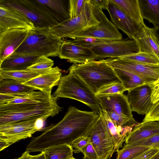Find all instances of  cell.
I'll return each instance as SVG.
<instances>
[{
	"label": "cell",
	"instance_id": "obj_1",
	"mask_svg": "<svg viewBox=\"0 0 159 159\" xmlns=\"http://www.w3.org/2000/svg\"><path fill=\"white\" fill-rule=\"evenodd\" d=\"M99 116L94 111H82L70 106L61 120L43 129L42 133L36 138V143L43 151L56 146L70 145L86 135Z\"/></svg>",
	"mask_w": 159,
	"mask_h": 159
},
{
	"label": "cell",
	"instance_id": "obj_2",
	"mask_svg": "<svg viewBox=\"0 0 159 159\" xmlns=\"http://www.w3.org/2000/svg\"><path fill=\"white\" fill-rule=\"evenodd\" d=\"M57 99L52 95L49 99L39 102L0 104V125L34 119L45 121L62 110Z\"/></svg>",
	"mask_w": 159,
	"mask_h": 159
},
{
	"label": "cell",
	"instance_id": "obj_3",
	"mask_svg": "<svg viewBox=\"0 0 159 159\" xmlns=\"http://www.w3.org/2000/svg\"><path fill=\"white\" fill-rule=\"evenodd\" d=\"M63 42L50 28H35L29 31L24 41L12 54L56 57L58 56Z\"/></svg>",
	"mask_w": 159,
	"mask_h": 159
},
{
	"label": "cell",
	"instance_id": "obj_4",
	"mask_svg": "<svg viewBox=\"0 0 159 159\" xmlns=\"http://www.w3.org/2000/svg\"><path fill=\"white\" fill-rule=\"evenodd\" d=\"M68 70L77 75L95 94L110 84L120 82L113 68L107 65L104 59L73 64Z\"/></svg>",
	"mask_w": 159,
	"mask_h": 159
},
{
	"label": "cell",
	"instance_id": "obj_5",
	"mask_svg": "<svg viewBox=\"0 0 159 159\" xmlns=\"http://www.w3.org/2000/svg\"><path fill=\"white\" fill-rule=\"evenodd\" d=\"M61 76L58 87L53 93L54 97L66 98L79 101L99 115L102 110L99 101L86 84L72 71Z\"/></svg>",
	"mask_w": 159,
	"mask_h": 159
},
{
	"label": "cell",
	"instance_id": "obj_6",
	"mask_svg": "<svg viewBox=\"0 0 159 159\" xmlns=\"http://www.w3.org/2000/svg\"><path fill=\"white\" fill-rule=\"evenodd\" d=\"M100 23L98 7L92 0H87L84 9L78 16L54 25L50 29L61 39L71 38L77 32Z\"/></svg>",
	"mask_w": 159,
	"mask_h": 159
},
{
	"label": "cell",
	"instance_id": "obj_7",
	"mask_svg": "<svg viewBox=\"0 0 159 159\" xmlns=\"http://www.w3.org/2000/svg\"><path fill=\"white\" fill-rule=\"evenodd\" d=\"M0 4L22 14L35 28H50L59 23L45 11L36 0H0Z\"/></svg>",
	"mask_w": 159,
	"mask_h": 159
},
{
	"label": "cell",
	"instance_id": "obj_8",
	"mask_svg": "<svg viewBox=\"0 0 159 159\" xmlns=\"http://www.w3.org/2000/svg\"><path fill=\"white\" fill-rule=\"evenodd\" d=\"M38 119L0 125V151L22 139L30 137L39 131L36 125Z\"/></svg>",
	"mask_w": 159,
	"mask_h": 159
},
{
	"label": "cell",
	"instance_id": "obj_9",
	"mask_svg": "<svg viewBox=\"0 0 159 159\" xmlns=\"http://www.w3.org/2000/svg\"><path fill=\"white\" fill-rule=\"evenodd\" d=\"M90 48L97 56L96 60H99L120 57L139 52L136 42L129 38L107 41L94 45Z\"/></svg>",
	"mask_w": 159,
	"mask_h": 159
},
{
	"label": "cell",
	"instance_id": "obj_10",
	"mask_svg": "<svg viewBox=\"0 0 159 159\" xmlns=\"http://www.w3.org/2000/svg\"><path fill=\"white\" fill-rule=\"evenodd\" d=\"M105 60L107 64L112 68L132 73L147 84L154 86L159 83V65L138 63L120 58H108Z\"/></svg>",
	"mask_w": 159,
	"mask_h": 159
},
{
	"label": "cell",
	"instance_id": "obj_11",
	"mask_svg": "<svg viewBox=\"0 0 159 159\" xmlns=\"http://www.w3.org/2000/svg\"><path fill=\"white\" fill-rule=\"evenodd\" d=\"M98 15L99 24L79 31L71 38L91 37L109 40L123 39L122 35L118 29L108 19L102 9L99 8Z\"/></svg>",
	"mask_w": 159,
	"mask_h": 159
},
{
	"label": "cell",
	"instance_id": "obj_12",
	"mask_svg": "<svg viewBox=\"0 0 159 159\" xmlns=\"http://www.w3.org/2000/svg\"><path fill=\"white\" fill-rule=\"evenodd\" d=\"M85 136L89 138L99 159H108L112 156L115 147L105 131L99 115Z\"/></svg>",
	"mask_w": 159,
	"mask_h": 159
},
{
	"label": "cell",
	"instance_id": "obj_13",
	"mask_svg": "<svg viewBox=\"0 0 159 159\" xmlns=\"http://www.w3.org/2000/svg\"><path fill=\"white\" fill-rule=\"evenodd\" d=\"M58 56L74 64L95 60L98 57L91 48L77 44L73 40L64 41Z\"/></svg>",
	"mask_w": 159,
	"mask_h": 159
},
{
	"label": "cell",
	"instance_id": "obj_14",
	"mask_svg": "<svg viewBox=\"0 0 159 159\" xmlns=\"http://www.w3.org/2000/svg\"><path fill=\"white\" fill-rule=\"evenodd\" d=\"M107 11L111 22L118 29L125 34L129 39H133L139 32L142 24L133 20L110 0Z\"/></svg>",
	"mask_w": 159,
	"mask_h": 159
},
{
	"label": "cell",
	"instance_id": "obj_15",
	"mask_svg": "<svg viewBox=\"0 0 159 159\" xmlns=\"http://www.w3.org/2000/svg\"><path fill=\"white\" fill-rule=\"evenodd\" d=\"M152 86H140L129 90L127 96L132 111L146 115L152 105L151 93Z\"/></svg>",
	"mask_w": 159,
	"mask_h": 159
},
{
	"label": "cell",
	"instance_id": "obj_16",
	"mask_svg": "<svg viewBox=\"0 0 159 159\" xmlns=\"http://www.w3.org/2000/svg\"><path fill=\"white\" fill-rule=\"evenodd\" d=\"M35 28L33 22L24 15L0 4V32L14 29H22L30 31Z\"/></svg>",
	"mask_w": 159,
	"mask_h": 159
},
{
	"label": "cell",
	"instance_id": "obj_17",
	"mask_svg": "<svg viewBox=\"0 0 159 159\" xmlns=\"http://www.w3.org/2000/svg\"><path fill=\"white\" fill-rule=\"evenodd\" d=\"M28 31L22 29H14L0 32V63L20 45Z\"/></svg>",
	"mask_w": 159,
	"mask_h": 159
},
{
	"label": "cell",
	"instance_id": "obj_18",
	"mask_svg": "<svg viewBox=\"0 0 159 159\" xmlns=\"http://www.w3.org/2000/svg\"><path fill=\"white\" fill-rule=\"evenodd\" d=\"M96 96L102 110L106 112L134 118L127 96L123 93Z\"/></svg>",
	"mask_w": 159,
	"mask_h": 159
},
{
	"label": "cell",
	"instance_id": "obj_19",
	"mask_svg": "<svg viewBox=\"0 0 159 159\" xmlns=\"http://www.w3.org/2000/svg\"><path fill=\"white\" fill-rule=\"evenodd\" d=\"M99 115L105 131L114 146L115 150L119 149L122 147L127 136L133 128L116 125L110 119L106 112L103 110Z\"/></svg>",
	"mask_w": 159,
	"mask_h": 159
},
{
	"label": "cell",
	"instance_id": "obj_20",
	"mask_svg": "<svg viewBox=\"0 0 159 159\" xmlns=\"http://www.w3.org/2000/svg\"><path fill=\"white\" fill-rule=\"evenodd\" d=\"M61 75V70L58 67L56 66L22 84L33 87L36 90L51 93L53 87L58 85Z\"/></svg>",
	"mask_w": 159,
	"mask_h": 159
},
{
	"label": "cell",
	"instance_id": "obj_21",
	"mask_svg": "<svg viewBox=\"0 0 159 159\" xmlns=\"http://www.w3.org/2000/svg\"><path fill=\"white\" fill-rule=\"evenodd\" d=\"M139 48V52L147 53L159 60V44L153 28L142 25L139 33L133 39Z\"/></svg>",
	"mask_w": 159,
	"mask_h": 159
},
{
	"label": "cell",
	"instance_id": "obj_22",
	"mask_svg": "<svg viewBox=\"0 0 159 159\" xmlns=\"http://www.w3.org/2000/svg\"><path fill=\"white\" fill-rule=\"evenodd\" d=\"M45 11L59 23L70 19L69 0H37Z\"/></svg>",
	"mask_w": 159,
	"mask_h": 159
},
{
	"label": "cell",
	"instance_id": "obj_23",
	"mask_svg": "<svg viewBox=\"0 0 159 159\" xmlns=\"http://www.w3.org/2000/svg\"><path fill=\"white\" fill-rule=\"evenodd\" d=\"M159 134V121L142 122L134 127L127 137L125 145H129Z\"/></svg>",
	"mask_w": 159,
	"mask_h": 159
},
{
	"label": "cell",
	"instance_id": "obj_24",
	"mask_svg": "<svg viewBox=\"0 0 159 159\" xmlns=\"http://www.w3.org/2000/svg\"><path fill=\"white\" fill-rule=\"evenodd\" d=\"M39 57L12 54L0 63V70L14 71L27 69L36 62Z\"/></svg>",
	"mask_w": 159,
	"mask_h": 159
},
{
	"label": "cell",
	"instance_id": "obj_25",
	"mask_svg": "<svg viewBox=\"0 0 159 159\" xmlns=\"http://www.w3.org/2000/svg\"><path fill=\"white\" fill-rule=\"evenodd\" d=\"M143 19L159 27V0H138Z\"/></svg>",
	"mask_w": 159,
	"mask_h": 159
},
{
	"label": "cell",
	"instance_id": "obj_26",
	"mask_svg": "<svg viewBox=\"0 0 159 159\" xmlns=\"http://www.w3.org/2000/svg\"><path fill=\"white\" fill-rule=\"evenodd\" d=\"M36 90L11 79H4L0 81V94L22 96L29 94Z\"/></svg>",
	"mask_w": 159,
	"mask_h": 159
},
{
	"label": "cell",
	"instance_id": "obj_27",
	"mask_svg": "<svg viewBox=\"0 0 159 159\" xmlns=\"http://www.w3.org/2000/svg\"><path fill=\"white\" fill-rule=\"evenodd\" d=\"M137 23L145 24L138 0H110Z\"/></svg>",
	"mask_w": 159,
	"mask_h": 159
},
{
	"label": "cell",
	"instance_id": "obj_28",
	"mask_svg": "<svg viewBox=\"0 0 159 159\" xmlns=\"http://www.w3.org/2000/svg\"><path fill=\"white\" fill-rule=\"evenodd\" d=\"M45 72L28 69L14 71L0 70V81L4 79H11L23 83Z\"/></svg>",
	"mask_w": 159,
	"mask_h": 159
},
{
	"label": "cell",
	"instance_id": "obj_29",
	"mask_svg": "<svg viewBox=\"0 0 159 159\" xmlns=\"http://www.w3.org/2000/svg\"><path fill=\"white\" fill-rule=\"evenodd\" d=\"M117 77L127 91L136 87L147 84L136 75L124 70L113 68Z\"/></svg>",
	"mask_w": 159,
	"mask_h": 159
},
{
	"label": "cell",
	"instance_id": "obj_30",
	"mask_svg": "<svg viewBox=\"0 0 159 159\" xmlns=\"http://www.w3.org/2000/svg\"><path fill=\"white\" fill-rule=\"evenodd\" d=\"M43 152L46 159H69L73 156V149L70 145L64 144L50 147Z\"/></svg>",
	"mask_w": 159,
	"mask_h": 159
},
{
	"label": "cell",
	"instance_id": "obj_31",
	"mask_svg": "<svg viewBox=\"0 0 159 159\" xmlns=\"http://www.w3.org/2000/svg\"><path fill=\"white\" fill-rule=\"evenodd\" d=\"M151 148L143 146H131L125 145L120 150H117L116 159H134Z\"/></svg>",
	"mask_w": 159,
	"mask_h": 159
},
{
	"label": "cell",
	"instance_id": "obj_32",
	"mask_svg": "<svg viewBox=\"0 0 159 159\" xmlns=\"http://www.w3.org/2000/svg\"><path fill=\"white\" fill-rule=\"evenodd\" d=\"M120 58L129 61L143 64L159 65V60L146 52H138Z\"/></svg>",
	"mask_w": 159,
	"mask_h": 159
},
{
	"label": "cell",
	"instance_id": "obj_33",
	"mask_svg": "<svg viewBox=\"0 0 159 159\" xmlns=\"http://www.w3.org/2000/svg\"><path fill=\"white\" fill-rule=\"evenodd\" d=\"M111 120L118 125L134 128L139 123L134 118H131L110 112H106Z\"/></svg>",
	"mask_w": 159,
	"mask_h": 159
},
{
	"label": "cell",
	"instance_id": "obj_34",
	"mask_svg": "<svg viewBox=\"0 0 159 159\" xmlns=\"http://www.w3.org/2000/svg\"><path fill=\"white\" fill-rule=\"evenodd\" d=\"M54 61L51 59L45 56L39 57L34 64L27 69L46 71L52 67Z\"/></svg>",
	"mask_w": 159,
	"mask_h": 159
},
{
	"label": "cell",
	"instance_id": "obj_35",
	"mask_svg": "<svg viewBox=\"0 0 159 159\" xmlns=\"http://www.w3.org/2000/svg\"><path fill=\"white\" fill-rule=\"evenodd\" d=\"M127 91L121 82L110 84L101 89L95 94L96 96L123 93Z\"/></svg>",
	"mask_w": 159,
	"mask_h": 159
},
{
	"label": "cell",
	"instance_id": "obj_36",
	"mask_svg": "<svg viewBox=\"0 0 159 159\" xmlns=\"http://www.w3.org/2000/svg\"><path fill=\"white\" fill-rule=\"evenodd\" d=\"M87 0H69L70 19L78 16L84 9Z\"/></svg>",
	"mask_w": 159,
	"mask_h": 159
},
{
	"label": "cell",
	"instance_id": "obj_37",
	"mask_svg": "<svg viewBox=\"0 0 159 159\" xmlns=\"http://www.w3.org/2000/svg\"><path fill=\"white\" fill-rule=\"evenodd\" d=\"M126 145L131 146H143L159 148V134L145 139Z\"/></svg>",
	"mask_w": 159,
	"mask_h": 159
},
{
	"label": "cell",
	"instance_id": "obj_38",
	"mask_svg": "<svg viewBox=\"0 0 159 159\" xmlns=\"http://www.w3.org/2000/svg\"><path fill=\"white\" fill-rule=\"evenodd\" d=\"M73 39L75 43L90 48L94 45L109 40L91 37L76 38Z\"/></svg>",
	"mask_w": 159,
	"mask_h": 159
},
{
	"label": "cell",
	"instance_id": "obj_39",
	"mask_svg": "<svg viewBox=\"0 0 159 159\" xmlns=\"http://www.w3.org/2000/svg\"><path fill=\"white\" fill-rule=\"evenodd\" d=\"M90 143L89 137L83 136L74 140L70 145L73 149V152H81L82 150Z\"/></svg>",
	"mask_w": 159,
	"mask_h": 159
},
{
	"label": "cell",
	"instance_id": "obj_40",
	"mask_svg": "<svg viewBox=\"0 0 159 159\" xmlns=\"http://www.w3.org/2000/svg\"><path fill=\"white\" fill-rule=\"evenodd\" d=\"M159 121V101L152 104L143 120V122Z\"/></svg>",
	"mask_w": 159,
	"mask_h": 159
},
{
	"label": "cell",
	"instance_id": "obj_41",
	"mask_svg": "<svg viewBox=\"0 0 159 159\" xmlns=\"http://www.w3.org/2000/svg\"><path fill=\"white\" fill-rule=\"evenodd\" d=\"M83 159H99L98 156L92 145L90 143L82 151Z\"/></svg>",
	"mask_w": 159,
	"mask_h": 159
},
{
	"label": "cell",
	"instance_id": "obj_42",
	"mask_svg": "<svg viewBox=\"0 0 159 159\" xmlns=\"http://www.w3.org/2000/svg\"><path fill=\"white\" fill-rule=\"evenodd\" d=\"M159 152V148H151L134 159H151Z\"/></svg>",
	"mask_w": 159,
	"mask_h": 159
},
{
	"label": "cell",
	"instance_id": "obj_43",
	"mask_svg": "<svg viewBox=\"0 0 159 159\" xmlns=\"http://www.w3.org/2000/svg\"><path fill=\"white\" fill-rule=\"evenodd\" d=\"M151 97L152 104L159 101V83L155 85L152 87Z\"/></svg>",
	"mask_w": 159,
	"mask_h": 159
},
{
	"label": "cell",
	"instance_id": "obj_44",
	"mask_svg": "<svg viewBox=\"0 0 159 159\" xmlns=\"http://www.w3.org/2000/svg\"><path fill=\"white\" fill-rule=\"evenodd\" d=\"M92 1L95 5L99 8L108 10L109 0H92Z\"/></svg>",
	"mask_w": 159,
	"mask_h": 159
},
{
	"label": "cell",
	"instance_id": "obj_45",
	"mask_svg": "<svg viewBox=\"0 0 159 159\" xmlns=\"http://www.w3.org/2000/svg\"><path fill=\"white\" fill-rule=\"evenodd\" d=\"M19 96L13 95L0 94V104L8 103Z\"/></svg>",
	"mask_w": 159,
	"mask_h": 159
},
{
	"label": "cell",
	"instance_id": "obj_46",
	"mask_svg": "<svg viewBox=\"0 0 159 159\" xmlns=\"http://www.w3.org/2000/svg\"><path fill=\"white\" fill-rule=\"evenodd\" d=\"M31 155L27 150L23 152L19 157L14 159H31Z\"/></svg>",
	"mask_w": 159,
	"mask_h": 159
},
{
	"label": "cell",
	"instance_id": "obj_47",
	"mask_svg": "<svg viewBox=\"0 0 159 159\" xmlns=\"http://www.w3.org/2000/svg\"><path fill=\"white\" fill-rule=\"evenodd\" d=\"M31 159H46L44 152L43 151L38 155H31Z\"/></svg>",
	"mask_w": 159,
	"mask_h": 159
},
{
	"label": "cell",
	"instance_id": "obj_48",
	"mask_svg": "<svg viewBox=\"0 0 159 159\" xmlns=\"http://www.w3.org/2000/svg\"><path fill=\"white\" fill-rule=\"evenodd\" d=\"M154 33L157 39L159 44V27H153Z\"/></svg>",
	"mask_w": 159,
	"mask_h": 159
},
{
	"label": "cell",
	"instance_id": "obj_49",
	"mask_svg": "<svg viewBox=\"0 0 159 159\" xmlns=\"http://www.w3.org/2000/svg\"><path fill=\"white\" fill-rule=\"evenodd\" d=\"M151 159H159V152Z\"/></svg>",
	"mask_w": 159,
	"mask_h": 159
},
{
	"label": "cell",
	"instance_id": "obj_50",
	"mask_svg": "<svg viewBox=\"0 0 159 159\" xmlns=\"http://www.w3.org/2000/svg\"><path fill=\"white\" fill-rule=\"evenodd\" d=\"M69 159H76L75 158L73 157V156L71 157L70 158H69Z\"/></svg>",
	"mask_w": 159,
	"mask_h": 159
}]
</instances>
